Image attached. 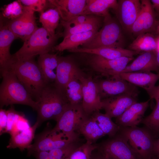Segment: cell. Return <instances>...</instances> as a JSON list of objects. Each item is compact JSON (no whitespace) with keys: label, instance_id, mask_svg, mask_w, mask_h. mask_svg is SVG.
Here are the masks:
<instances>
[{"label":"cell","instance_id":"45","mask_svg":"<svg viewBox=\"0 0 159 159\" xmlns=\"http://www.w3.org/2000/svg\"><path fill=\"white\" fill-rule=\"evenodd\" d=\"M153 155L159 159V135L155 140L153 148Z\"/></svg>","mask_w":159,"mask_h":159},{"label":"cell","instance_id":"15","mask_svg":"<svg viewBox=\"0 0 159 159\" xmlns=\"http://www.w3.org/2000/svg\"><path fill=\"white\" fill-rule=\"evenodd\" d=\"M34 12L29 7L25 6L24 12L21 16L13 20L6 21L9 29L24 42L38 28Z\"/></svg>","mask_w":159,"mask_h":159},{"label":"cell","instance_id":"38","mask_svg":"<svg viewBox=\"0 0 159 159\" xmlns=\"http://www.w3.org/2000/svg\"><path fill=\"white\" fill-rule=\"evenodd\" d=\"M29 122L23 113L19 112L12 125L9 134L10 136L30 127Z\"/></svg>","mask_w":159,"mask_h":159},{"label":"cell","instance_id":"27","mask_svg":"<svg viewBox=\"0 0 159 159\" xmlns=\"http://www.w3.org/2000/svg\"><path fill=\"white\" fill-rule=\"evenodd\" d=\"M39 126L38 122L36 121L29 128L11 136L6 148L8 149L18 148L21 152L27 149L32 144V142L35 137V131Z\"/></svg>","mask_w":159,"mask_h":159},{"label":"cell","instance_id":"23","mask_svg":"<svg viewBox=\"0 0 159 159\" xmlns=\"http://www.w3.org/2000/svg\"><path fill=\"white\" fill-rule=\"evenodd\" d=\"M155 53L153 52H143L131 63L127 65L121 73L154 71L159 73Z\"/></svg>","mask_w":159,"mask_h":159},{"label":"cell","instance_id":"29","mask_svg":"<svg viewBox=\"0 0 159 159\" xmlns=\"http://www.w3.org/2000/svg\"><path fill=\"white\" fill-rule=\"evenodd\" d=\"M146 33L140 34L129 45V49L138 52H156L158 49V40L153 34Z\"/></svg>","mask_w":159,"mask_h":159},{"label":"cell","instance_id":"12","mask_svg":"<svg viewBox=\"0 0 159 159\" xmlns=\"http://www.w3.org/2000/svg\"><path fill=\"white\" fill-rule=\"evenodd\" d=\"M140 1V11L130 32L136 37L142 34H153L158 32L159 25L150 0H141Z\"/></svg>","mask_w":159,"mask_h":159},{"label":"cell","instance_id":"48","mask_svg":"<svg viewBox=\"0 0 159 159\" xmlns=\"http://www.w3.org/2000/svg\"><path fill=\"white\" fill-rule=\"evenodd\" d=\"M150 159H158L156 156L153 155L152 157Z\"/></svg>","mask_w":159,"mask_h":159},{"label":"cell","instance_id":"16","mask_svg":"<svg viewBox=\"0 0 159 159\" xmlns=\"http://www.w3.org/2000/svg\"><path fill=\"white\" fill-rule=\"evenodd\" d=\"M140 0H119L114 11L122 29L130 33L131 28L139 13Z\"/></svg>","mask_w":159,"mask_h":159},{"label":"cell","instance_id":"35","mask_svg":"<svg viewBox=\"0 0 159 159\" xmlns=\"http://www.w3.org/2000/svg\"><path fill=\"white\" fill-rule=\"evenodd\" d=\"M156 105L151 113L143 118L141 123L150 130L157 138L159 135V98L154 99Z\"/></svg>","mask_w":159,"mask_h":159},{"label":"cell","instance_id":"2","mask_svg":"<svg viewBox=\"0 0 159 159\" xmlns=\"http://www.w3.org/2000/svg\"><path fill=\"white\" fill-rule=\"evenodd\" d=\"M7 67L12 69L32 99L37 102L42 91L47 84L34 58L19 60L12 55L11 60L5 68Z\"/></svg>","mask_w":159,"mask_h":159},{"label":"cell","instance_id":"25","mask_svg":"<svg viewBox=\"0 0 159 159\" xmlns=\"http://www.w3.org/2000/svg\"><path fill=\"white\" fill-rule=\"evenodd\" d=\"M58 56L56 54L46 53L39 55L37 63L47 84L54 82L56 72L54 71L58 63Z\"/></svg>","mask_w":159,"mask_h":159},{"label":"cell","instance_id":"8","mask_svg":"<svg viewBox=\"0 0 159 159\" xmlns=\"http://www.w3.org/2000/svg\"><path fill=\"white\" fill-rule=\"evenodd\" d=\"M86 115L82 104H69L51 131L61 132L67 139L73 141L80 140V135L77 132V130L81 121Z\"/></svg>","mask_w":159,"mask_h":159},{"label":"cell","instance_id":"22","mask_svg":"<svg viewBox=\"0 0 159 159\" xmlns=\"http://www.w3.org/2000/svg\"><path fill=\"white\" fill-rule=\"evenodd\" d=\"M117 75L133 85L143 88L147 92L155 86L159 80V73L151 72H122Z\"/></svg>","mask_w":159,"mask_h":159},{"label":"cell","instance_id":"47","mask_svg":"<svg viewBox=\"0 0 159 159\" xmlns=\"http://www.w3.org/2000/svg\"><path fill=\"white\" fill-rule=\"evenodd\" d=\"M155 54L157 62L159 69V50L156 52Z\"/></svg>","mask_w":159,"mask_h":159},{"label":"cell","instance_id":"3","mask_svg":"<svg viewBox=\"0 0 159 159\" xmlns=\"http://www.w3.org/2000/svg\"><path fill=\"white\" fill-rule=\"evenodd\" d=\"M37 102L36 121L39 126L48 120L57 121L69 104L64 94L55 87L54 83L45 86Z\"/></svg>","mask_w":159,"mask_h":159},{"label":"cell","instance_id":"31","mask_svg":"<svg viewBox=\"0 0 159 159\" xmlns=\"http://www.w3.org/2000/svg\"><path fill=\"white\" fill-rule=\"evenodd\" d=\"M82 144L80 141H75L63 148L37 152L32 155L36 159H66L73 150Z\"/></svg>","mask_w":159,"mask_h":159},{"label":"cell","instance_id":"4","mask_svg":"<svg viewBox=\"0 0 159 159\" xmlns=\"http://www.w3.org/2000/svg\"><path fill=\"white\" fill-rule=\"evenodd\" d=\"M59 36L58 34L50 33L43 27H38L12 55L16 59L23 60L49 53L53 49Z\"/></svg>","mask_w":159,"mask_h":159},{"label":"cell","instance_id":"44","mask_svg":"<svg viewBox=\"0 0 159 159\" xmlns=\"http://www.w3.org/2000/svg\"><path fill=\"white\" fill-rule=\"evenodd\" d=\"M147 92L151 99L159 98V85L157 86H155Z\"/></svg>","mask_w":159,"mask_h":159},{"label":"cell","instance_id":"33","mask_svg":"<svg viewBox=\"0 0 159 159\" xmlns=\"http://www.w3.org/2000/svg\"><path fill=\"white\" fill-rule=\"evenodd\" d=\"M63 93L69 104H82L83 96L82 86L78 79H74L70 81L66 86Z\"/></svg>","mask_w":159,"mask_h":159},{"label":"cell","instance_id":"1","mask_svg":"<svg viewBox=\"0 0 159 159\" xmlns=\"http://www.w3.org/2000/svg\"><path fill=\"white\" fill-rule=\"evenodd\" d=\"M2 78L0 86V107L18 104L37 111L39 103L34 100L9 67L0 71Z\"/></svg>","mask_w":159,"mask_h":159},{"label":"cell","instance_id":"14","mask_svg":"<svg viewBox=\"0 0 159 159\" xmlns=\"http://www.w3.org/2000/svg\"><path fill=\"white\" fill-rule=\"evenodd\" d=\"M79 80L82 86L83 99L82 106L83 110L88 116L102 109L101 99L97 85L91 75H85Z\"/></svg>","mask_w":159,"mask_h":159},{"label":"cell","instance_id":"32","mask_svg":"<svg viewBox=\"0 0 159 159\" xmlns=\"http://www.w3.org/2000/svg\"><path fill=\"white\" fill-rule=\"evenodd\" d=\"M90 115L105 135H108L109 138L114 136L119 132L120 127L113 122L112 118L106 114L98 111Z\"/></svg>","mask_w":159,"mask_h":159},{"label":"cell","instance_id":"30","mask_svg":"<svg viewBox=\"0 0 159 159\" xmlns=\"http://www.w3.org/2000/svg\"><path fill=\"white\" fill-rule=\"evenodd\" d=\"M104 17L95 16L90 20L72 26H63L64 30L62 34L64 38L69 35L80 33L98 30L102 25Z\"/></svg>","mask_w":159,"mask_h":159},{"label":"cell","instance_id":"39","mask_svg":"<svg viewBox=\"0 0 159 159\" xmlns=\"http://www.w3.org/2000/svg\"><path fill=\"white\" fill-rule=\"evenodd\" d=\"M24 5L27 6L34 12L42 13L44 11L49 3L46 0H19Z\"/></svg>","mask_w":159,"mask_h":159},{"label":"cell","instance_id":"42","mask_svg":"<svg viewBox=\"0 0 159 159\" xmlns=\"http://www.w3.org/2000/svg\"><path fill=\"white\" fill-rule=\"evenodd\" d=\"M7 122V110L3 108L0 110V135L5 133Z\"/></svg>","mask_w":159,"mask_h":159},{"label":"cell","instance_id":"21","mask_svg":"<svg viewBox=\"0 0 159 159\" xmlns=\"http://www.w3.org/2000/svg\"><path fill=\"white\" fill-rule=\"evenodd\" d=\"M0 70L5 68L11 60L10 52L11 45L18 37L9 28L6 21L0 17Z\"/></svg>","mask_w":159,"mask_h":159},{"label":"cell","instance_id":"24","mask_svg":"<svg viewBox=\"0 0 159 159\" xmlns=\"http://www.w3.org/2000/svg\"><path fill=\"white\" fill-rule=\"evenodd\" d=\"M82 135L86 141L95 143L98 139L105 135L91 116L86 115L81 121L77 131Z\"/></svg>","mask_w":159,"mask_h":159},{"label":"cell","instance_id":"28","mask_svg":"<svg viewBox=\"0 0 159 159\" xmlns=\"http://www.w3.org/2000/svg\"><path fill=\"white\" fill-rule=\"evenodd\" d=\"M98 31L94 30L73 34L65 37L60 43L54 47L53 49L62 52L77 48L91 39Z\"/></svg>","mask_w":159,"mask_h":159},{"label":"cell","instance_id":"43","mask_svg":"<svg viewBox=\"0 0 159 159\" xmlns=\"http://www.w3.org/2000/svg\"><path fill=\"white\" fill-rule=\"evenodd\" d=\"M156 18L159 21V0H150Z\"/></svg>","mask_w":159,"mask_h":159},{"label":"cell","instance_id":"26","mask_svg":"<svg viewBox=\"0 0 159 159\" xmlns=\"http://www.w3.org/2000/svg\"><path fill=\"white\" fill-rule=\"evenodd\" d=\"M117 5L116 0H87L86 4L80 15H93L104 17L109 14V10H115Z\"/></svg>","mask_w":159,"mask_h":159},{"label":"cell","instance_id":"40","mask_svg":"<svg viewBox=\"0 0 159 159\" xmlns=\"http://www.w3.org/2000/svg\"><path fill=\"white\" fill-rule=\"evenodd\" d=\"M95 16L93 15H79L74 17L67 21L61 20L62 26H72L82 24L92 19Z\"/></svg>","mask_w":159,"mask_h":159},{"label":"cell","instance_id":"10","mask_svg":"<svg viewBox=\"0 0 159 159\" xmlns=\"http://www.w3.org/2000/svg\"><path fill=\"white\" fill-rule=\"evenodd\" d=\"M101 100L122 95L137 97V87L121 78L118 75L95 81Z\"/></svg>","mask_w":159,"mask_h":159},{"label":"cell","instance_id":"37","mask_svg":"<svg viewBox=\"0 0 159 159\" xmlns=\"http://www.w3.org/2000/svg\"><path fill=\"white\" fill-rule=\"evenodd\" d=\"M97 147V143L86 141L73 150L66 159H90Z\"/></svg>","mask_w":159,"mask_h":159},{"label":"cell","instance_id":"41","mask_svg":"<svg viewBox=\"0 0 159 159\" xmlns=\"http://www.w3.org/2000/svg\"><path fill=\"white\" fill-rule=\"evenodd\" d=\"M7 125L5 133H9L14 121L19 112L16 111L13 105H11L10 107L7 110Z\"/></svg>","mask_w":159,"mask_h":159},{"label":"cell","instance_id":"5","mask_svg":"<svg viewBox=\"0 0 159 159\" xmlns=\"http://www.w3.org/2000/svg\"><path fill=\"white\" fill-rule=\"evenodd\" d=\"M122 28L117 20L109 14L104 17L102 26L93 37L81 47L95 49L101 47L123 48L124 39Z\"/></svg>","mask_w":159,"mask_h":159},{"label":"cell","instance_id":"19","mask_svg":"<svg viewBox=\"0 0 159 159\" xmlns=\"http://www.w3.org/2000/svg\"><path fill=\"white\" fill-rule=\"evenodd\" d=\"M50 4L58 11L62 20L67 21L80 15L86 4L87 0H50Z\"/></svg>","mask_w":159,"mask_h":159},{"label":"cell","instance_id":"6","mask_svg":"<svg viewBox=\"0 0 159 159\" xmlns=\"http://www.w3.org/2000/svg\"><path fill=\"white\" fill-rule=\"evenodd\" d=\"M118 132L127 139L141 159H150L152 157L154 143L156 138L146 127H120Z\"/></svg>","mask_w":159,"mask_h":159},{"label":"cell","instance_id":"49","mask_svg":"<svg viewBox=\"0 0 159 159\" xmlns=\"http://www.w3.org/2000/svg\"><path fill=\"white\" fill-rule=\"evenodd\" d=\"M158 32H159V25L158 27Z\"/></svg>","mask_w":159,"mask_h":159},{"label":"cell","instance_id":"18","mask_svg":"<svg viewBox=\"0 0 159 159\" xmlns=\"http://www.w3.org/2000/svg\"><path fill=\"white\" fill-rule=\"evenodd\" d=\"M150 100L140 102H137L129 107L122 115L116 118L115 123L120 127L136 126L143 118Z\"/></svg>","mask_w":159,"mask_h":159},{"label":"cell","instance_id":"11","mask_svg":"<svg viewBox=\"0 0 159 159\" xmlns=\"http://www.w3.org/2000/svg\"><path fill=\"white\" fill-rule=\"evenodd\" d=\"M51 129L46 128L35 136L34 143L27 149L28 156H30L37 152L49 151L63 148L77 141L68 139L61 132H52Z\"/></svg>","mask_w":159,"mask_h":159},{"label":"cell","instance_id":"7","mask_svg":"<svg viewBox=\"0 0 159 159\" xmlns=\"http://www.w3.org/2000/svg\"><path fill=\"white\" fill-rule=\"evenodd\" d=\"M97 145L95 150L104 159H141L127 139L119 132Z\"/></svg>","mask_w":159,"mask_h":159},{"label":"cell","instance_id":"46","mask_svg":"<svg viewBox=\"0 0 159 159\" xmlns=\"http://www.w3.org/2000/svg\"><path fill=\"white\" fill-rule=\"evenodd\" d=\"M90 159H104L97 151L95 150L92 152Z\"/></svg>","mask_w":159,"mask_h":159},{"label":"cell","instance_id":"20","mask_svg":"<svg viewBox=\"0 0 159 159\" xmlns=\"http://www.w3.org/2000/svg\"><path fill=\"white\" fill-rule=\"evenodd\" d=\"M68 51L72 53L94 54L111 59L123 57H133L134 56L139 54L137 52L121 47H101L87 49L78 47Z\"/></svg>","mask_w":159,"mask_h":159},{"label":"cell","instance_id":"9","mask_svg":"<svg viewBox=\"0 0 159 159\" xmlns=\"http://www.w3.org/2000/svg\"><path fill=\"white\" fill-rule=\"evenodd\" d=\"M84 54L86 56L87 65L89 68L106 78L117 75L134 59V57H123L111 59L96 55Z\"/></svg>","mask_w":159,"mask_h":159},{"label":"cell","instance_id":"36","mask_svg":"<svg viewBox=\"0 0 159 159\" xmlns=\"http://www.w3.org/2000/svg\"><path fill=\"white\" fill-rule=\"evenodd\" d=\"M25 6L20 0L16 1L4 6L2 8V13L0 16L9 20L12 21L17 18L23 13Z\"/></svg>","mask_w":159,"mask_h":159},{"label":"cell","instance_id":"34","mask_svg":"<svg viewBox=\"0 0 159 159\" xmlns=\"http://www.w3.org/2000/svg\"><path fill=\"white\" fill-rule=\"evenodd\" d=\"M60 17L57 9H50L41 13L39 21L43 27L50 33L55 34Z\"/></svg>","mask_w":159,"mask_h":159},{"label":"cell","instance_id":"13","mask_svg":"<svg viewBox=\"0 0 159 159\" xmlns=\"http://www.w3.org/2000/svg\"><path fill=\"white\" fill-rule=\"evenodd\" d=\"M85 74L72 57L58 56L54 85L63 93L66 86L70 81L74 79H79Z\"/></svg>","mask_w":159,"mask_h":159},{"label":"cell","instance_id":"17","mask_svg":"<svg viewBox=\"0 0 159 159\" xmlns=\"http://www.w3.org/2000/svg\"><path fill=\"white\" fill-rule=\"evenodd\" d=\"M102 109L111 118L122 115L129 107L137 102V97L130 95H122L101 100Z\"/></svg>","mask_w":159,"mask_h":159}]
</instances>
